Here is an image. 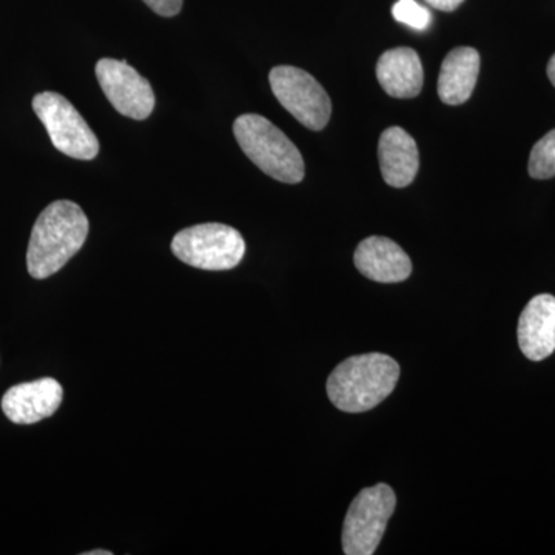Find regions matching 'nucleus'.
<instances>
[{
    "instance_id": "obj_1",
    "label": "nucleus",
    "mask_w": 555,
    "mask_h": 555,
    "mask_svg": "<svg viewBox=\"0 0 555 555\" xmlns=\"http://www.w3.org/2000/svg\"><path fill=\"white\" fill-rule=\"evenodd\" d=\"M89 218L73 201H54L33 228L27 251L28 272L36 280H46L60 272L86 244Z\"/></svg>"
},
{
    "instance_id": "obj_2",
    "label": "nucleus",
    "mask_w": 555,
    "mask_h": 555,
    "mask_svg": "<svg viewBox=\"0 0 555 555\" xmlns=\"http://www.w3.org/2000/svg\"><path fill=\"white\" fill-rule=\"evenodd\" d=\"M400 366L385 353L347 358L327 379V396L339 411L360 414L385 401L396 389Z\"/></svg>"
},
{
    "instance_id": "obj_3",
    "label": "nucleus",
    "mask_w": 555,
    "mask_h": 555,
    "mask_svg": "<svg viewBox=\"0 0 555 555\" xmlns=\"http://www.w3.org/2000/svg\"><path fill=\"white\" fill-rule=\"evenodd\" d=\"M233 133L247 158L269 177L284 184H298L305 178L301 153L264 116H240L233 124Z\"/></svg>"
},
{
    "instance_id": "obj_4",
    "label": "nucleus",
    "mask_w": 555,
    "mask_h": 555,
    "mask_svg": "<svg viewBox=\"0 0 555 555\" xmlns=\"http://www.w3.org/2000/svg\"><path fill=\"white\" fill-rule=\"evenodd\" d=\"M171 251L192 268L219 272L236 268L243 261L246 241L230 225L208 222L177 233Z\"/></svg>"
},
{
    "instance_id": "obj_5",
    "label": "nucleus",
    "mask_w": 555,
    "mask_h": 555,
    "mask_svg": "<svg viewBox=\"0 0 555 555\" xmlns=\"http://www.w3.org/2000/svg\"><path fill=\"white\" fill-rule=\"evenodd\" d=\"M397 506L396 492L379 483L363 489L353 500L343 526L346 555H372L385 535L387 521Z\"/></svg>"
},
{
    "instance_id": "obj_6",
    "label": "nucleus",
    "mask_w": 555,
    "mask_h": 555,
    "mask_svg": "<svg viewBox=\"0 0 555 555\" xmlns=\"http://www.w3.org/2000/svg\"><path fill=\"white\" fill-rule=\"evenodd\" d=\"M33 108L61 153L80 160L96 158L100 141L72 102L60 93L43 91L36 94Z\"/></svg>"
},
{
    "instance_id": "obj_7",
    "label": "nucleus",
    "mask_w": 555,
    "mask_h": 555,
    "mask_svg": "<svg viewBox=\"0 0 555 555\" xmlns=\"http://www.w3.org/2000/svg\"><path fill=\"white\" fill-rule=\"evenodd\" d=\"M270 87L278 102L309 130L320 131L332 115L331 98L305 69L280 65L270 72Z\"/></svg>"
},
{
    "instance_id": "obj_8",
    "label": "nucleus",
    "mask_w": 555,
    "mask_h": 555,
    "mask_svg": "<svg viewBox=\"0 0 555 555\" xmlns=\"http://www.w3.org/2000/svg\"><path fill=\"white\" fill-rule=\"evenodd\" d=\"M96 76L109 104L120 115L138 120L152 115L156 102L152 86L127 61L101 60Z\"/></svg>"
},
{
    "instance_id": "obj_9",
    "label": "nucleus",
    "mask_w": 555,
    "mask_h": 555,
    "mask_svg": "<svg viewBox=\"0 0 555 555\" xmlns=\"http://www.w3.org/2000/svg\"><path fill=\"white\" fill-rule=\"evenodd\" d=\"M64 389L54 378L22 383L7 390L2 411L16 425H35L53 415L61 408Z\"/></svg>"
},
{
    "instance_id": "obj_10",
    "label": "nucleus",
    "mask_w": 555,
    "mask_h": 555,
    "mask_svg": "<svg viewBox=\"0 0 555 555\" xmlns=\"http://www.w3.org/2000/svg\"><path fill=\"white\" fill-rule=\"evenodd\" d=\"M518 346L526 358L543 361L555 352V297L537 295L518 320Z\"/></svg>"
},
{
    "instance_id": "obj_11",
    "label": "nucleus",
    "mask_w": 555,
    "mask_h": 555,
    "mask_svg": "<svg viewBox=\"0 0 555 555\" xmlns=\"http://www.w3.org/2000/svg\"><path fill=\"white\" fill-rule=\"evenodd\" d=\"M353 261L361 275L377 283H401L412 273V262L406 251L385 236L361 241Z\"/></svg>"
},
{
    "instance_id": "obj_12",
    "label": "nucleus",
    "mask_w": 555,
    "mask_h": 555,
    "mask_svg": "<svg viewBox=\"0 0 555 555\" xmlns=\"http://www.w3.org/2000/svg\"><path fill=\"white\" fill-rule=\"evenodd\" d=\"M378 158L383 178L390 188H408L418 173V147L415 139L401 127H389L383 131Z\"/></svg>"
},
{
    "instance_id": "obj_13",
    "label": "nucleus",
    "mask_w": 555,
    "mask_h": 555,
    "mask_svg": "<svg viewBox=\"0 0 555 555\" xmlns=\"http://www.w3.org/2000/svg\"><path fill=\"white\" fill-rule=\"evenodd\" d=\"M377 79L383 90L397 100L418 96L425 79L418 53L406 47L387 50L379 56Z\"/></svg>"
},
{
    "instance_id": "obj_14",
    "label": "nucleus",
    "mask_w": 555,
    "mask_h": 555,
    "mask_svg": "<svg viewBox=\"0 0 555 555\" xmlns=\"http://www.w3.org/2000/svg\"><path fill=\"white\" fill-rule=\"evenodd\" d=\"M480 73V54L470 47H459L444 57L438 78V96L448 105H462L473 96Z\"/></svg>"
},
{
    "instance_id": "obj_15",
    "label": "nucleus",
    "mask_w": 555,
    "mask_h": 555,
    "mask_svg": "<svg viewBox=\"0 0 555 555\" xmlns=\"http://www.w3.org/2000/svg\"><path fill=\"white\" fill-rule=\"evenodd\" d=\"M529 175L534 179L555 177V130L550 131L532 147L528 164Z\"/></svg>"
},
{
    "instance_id": "obj_16",
    "label": "nucleus",
    "mask_w": 555,
    "mask_h": 555,
    "mask_svg": "<svg viewBox=\"0 0 555 555\" xmlns=\"http://www.w3.org/2000/svg\"><path fill=\"white\" fill-rule=\"evenodd\" d=\"M393 20L408 25L412 30L425 31L433 24V14L416 0H398L392 9Z\"/></svg>"
},
{
    "instance_id": "obj_17",
    "label": "nucleus",
    "mask_w": 555,
    "mask_h": 555,
    "mask_svg": "<svg viewBox=\"0 0 555 555\" xmlns=\"http://www.w3.org/2000/svg\"><path fill=\"white\" fill-rule=\"evenodd\" d=\"M144 2L164 17L177 16L182 9V0H144Z\"/></svg>"
},
{
    "instance_id": "obj_18",
    "label": "nucleus",
    "mask_w": 555,
    "mask_h": 555,
    "mask_svg": "<svg viewBox=\"0 0 555 555\" xmlns=\"http://www.w3.org/2000/svg\"><path fill=\"white\" fill-rule=\"evenodd\" d=\"M425 2L429 3L433 9L451 13V11L459 9L465 0H425Z\"/></svg>"
},
{
    "instance_id": "obj_19",
    "label": "nucleus",
    "mask_w": 555,
    "mask_h": 555,
    "mask_svg": "<svg viewBox=\"0 0 555 555\" xmlns=\"http://www.w3.org/2000/svg\"><path fill=\"white\" fill-rule=\"evenodd\" d=\"M547 76H550L551 83L555 87V54L547 64Z\"/></svg>"
},
{
    "instance_id": "obj_20",
    "label": "nucleus",
    "mask_w": 555,
    "mask_h": 555,
    "mask_svg": "<svg viewBox=\"0 0 555 555\" xmlns=\"http://www.w3.org/2000/svg\"><path fill=\"white\" fill-rule=\"evenodd\" d=\"M83 555H112V551H89V553H83Z\"/></svg>"
}]
</instances>
